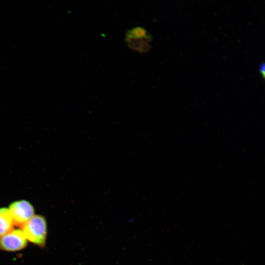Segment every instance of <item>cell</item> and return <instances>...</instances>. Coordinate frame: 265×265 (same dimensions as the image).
<instances>
[{"instance_id":"2","label":"cell","mask_w":265,"mask_h":265,"mask_svg":"<svg viewBox=\"0 0 265 265\" xmlns=\"http://www.w3.org/2000/svg\"><path fill=\"white\" fill-rule=\"evenodd\" d=\"M8 210L14 225L21 227L34 215L33 206L26 200L13 202L9 206Z\"/></svg>"},{"instance_id":"3","label":"cell","mask_w":265,"mask_h":265,"mask_svg":"<svg viewBox=\"0 0 265 265\" xmlns=\"http://www.w3.org/2000/svg\"><path fill=\"white\" fill-rule=\"evenodd\" d=\"M27 244L22 230H12L0 237V249L6 251H17L25 248Z\"/></svg>"},{"instance_id":"1","label":"cell","mask_w":265,"mask_h":265,"mask_svg":"<svg viewBox=\"0 0 265 265\" xmlns=\"http://www.w3.org/2000/svg\"><path fill=\"white\" fill-rule=\"evenodd\" d=\"M21 228L27 240L39 246H44L47 236V224L43 216L34 215Z\"/></svg>"},{"instance_id":"4","label":"cell","mask_w":265,"mask_h":265,"mask_svg":"<svg viewBox=\"0 0 265 265\" xmlns=\"http://www.w3.org/2000/svg\"><path fill=\"white\" fill-rule=\"evenodd\" d=\"M14 223L8 209L0 208V237L13 230Z\"/></svg>"},{"instance_id":"5","label":"cell","mask_w":265,"mask_h":265,"mask_svg":"<svg viewBox=\"0 0 265 265\" xmlns=\"http://www.w3.org/2000/svg\"><path fill=\"white\" fill-rule=\"evenodd\" d=\"M259 72L263 77V78H265V64L264 62L260 63L259 68Z\"/></svg>"}]
</instances>
